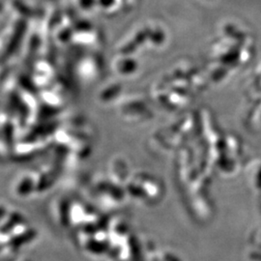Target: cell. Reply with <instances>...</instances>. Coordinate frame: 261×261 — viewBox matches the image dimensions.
<instances>
[{"instance_id":"1","label":"cell","mask_w":261,"mask_h":261,"mask_svg":"<svg viewBox=\"0 0 261 261\" xmlns=\"http://www.w3.org/2000/svg\"><path fill=\"white\" fill-rule=\"evenodd\" d=\"M239 51L237 49H231L229 52H227L224 56L221 57V61L227 65H233L235 62L239 60Z\"/></svg>"},{"instance_id":"2","label":"cell","mask_w":261,"mask_h":261,"mask_svg":"<svg viewBox=\"0 0 261 261\" xmlns=\"http://www.w3.org/2000/svg\"><path fill=\"white\" fill-rule=\"evenodd\" d=\"M163 38H164V36L161 31H157L154 34H152V40L156 44H161L163 41Z\"/></svg>"}]
</instances>
